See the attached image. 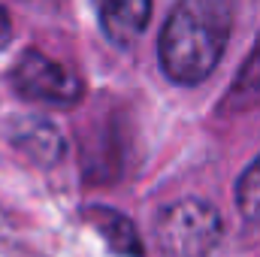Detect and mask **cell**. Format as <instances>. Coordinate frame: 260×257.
Listing matches in <instances>:
<instances>
[{
	"label": "cell",
	"instance_id": "obj_1",
	"mask_svg": "<svg viewBox=\"0 0 260 257\" xmlns=\"http://www.w3.org/2000/svg\"><path fill=\"white\" fill-rule=\"evenodd\" d=\"M233 30V0H179L157 40V61L176 85H200L218 67Z\"/></svg>",
	"mask_w": 260,
	"mask_h": 257
},
{
	"label": "cell",
	"instance_id": "obj_2",
	"mask_svg": "<svg viewBox=\"0 0 260 257\" xmlns=\"http://www.w3.org/2000/svg\"><path fill=\"white\" fill-rule=\"evenodd\" d=\"M221 215L212 203L185 197L157 212L154 245L160 257H209L221 239Z\"/></svg>",
	"mask_w": 260,
	"mask_h": 257
},
{
	"label": "cell",
	"instance_id": "obj_3",
	"mask_svg": "<svg viewBox=\"0 0 260 257\" xmlns=\"http://www.w3.org/2000/svg\"><path fill=\"white\" fill-rule=\"evenodd\" d=\"M15 94L27 103H43L55 109H70L82 100V82L64 64L52 61L40 49H24L9 73Z\"/></svg>",
	"mask_w": 260,
	"mask_h": 257
},
{
	"label": "cell",
	"instance_id": "obj_4",
	"mask_svg": "<svg viewBox=\"0 0 260 257\" xmlns=\"http://www.w3.org/2000/svg\"><path fill=\"white\" fill-rule=\"evenodd\" d=\"M91 3L103 37L118 49H130L148 27L151 0H91Z\"/></svg>",
	"mask_w": 260,
	"mask_h": 257
},
{
	"label": "cell",
	"instance_id": "obj_5",
	"mask_svg": "<svg viewBox=\"0 0 260 257\" xmlns=\"http://www.w3.org/2000/svg\"><path fill=\"white\" fill-rule=\"evenodd\" d=\"M9 142L37 167H55L67 154L64 133L49 118H15L9 127Z\"/></svg>",
	"mask_w": 260,
	"mask_h": 257
},
{
	"label": "cell",
	"instance_id": "obj_6",
	"mask_svg": "<svg viewBox=\"0 0 260 257\" xmlns=\"http://www.w3.org/2000/svg\"><path fill=\"white\" fill-rule=\"evenodd\" d=\"M82 218L109 242V248L115 254L124 257H145V248H142V239H139V230L136 224L124 218L121 212L109 209V206H85L82 209Z\"/></svg>",
	"mask_w": 260,
	"mask_h": 257
},
{
	"label": "cell",
	"instance_id": "obj_7",
	"mask_svg": "<svg viewBox=\"0 0 260 257\" xmlns=\"http://www.w3.org/2000/svg\"><path fill=\"white\" fill-rule=\"evenodd\" d=\"M254 106H260V40L257 49L248 55V61L236 73V79L227 91V100H224L227 112H248Z\"/></svg>",
	"mask_w": 260,
	"mask_h": 257
},
{
	"label": "cell",
	"instance_id": "obj_8",
	"mask_svg": "<svg viewBox=\"0 0 260 257\" xmlns=\"http://www.w3.org/2000/svg\"><path fill=\"white\" fill-rule=\"evenodd\" d=\"M236 209L248 221L260 218V157L245 167V173L236 182Z\"/></svg>",
	"mask_w": 260,
	"mask_h": 257
},
{
	"label": "cell",
	"instance_id": "obj_9",
	"mask_svg": "<svg viewBox=\"0 0 260 257\" xmlns=\"http://www.w3.org/2000/svg\"><path fill=\"white\" fill-rule=\"evenodd\" d=\"M12 40V21H9V15H6V9L0 6V49L6 46Z\"/></svg>",
	"mask_w": 260,
	"mask_h": 257
}]
</instances>
